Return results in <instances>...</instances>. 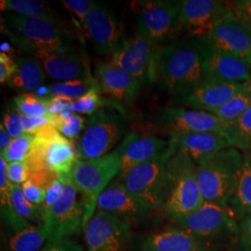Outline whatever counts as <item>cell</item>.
<instances>
[{
  "mask_svg": "<svg viewBox=\"0 0 251 251\" xmlns=\"http://www.w3.org/2000/svg\"><path fill=\"white\" fill-rule=\"evenodd\" d=\"M84 28L94 50L100 54L115 53L126 38L124 24L102 3H93Z\"/></svg>",
  "mask_w": 251,
  "mask_h": 251,
  "instance_id": "4fadbf2b",
  "label": "cell"
},
{
  "mask_svg": "<svg viewBox=\"0 0 251 251\" xmlns=\"http://www.w3.org/2000/svg\"><path fill=\"white\" fill-rule=\"evenodd\" d=\"M34 142V135L24 134L14 139L8 147L1 150V158L7 163L26 161Z\"/></svg>",
  "mask_w": 251,
  "mask_h": 251,
  "instance_id": "d590c367",
  "label": "cell"
},
{
  "mask_svg": "<svg viewBox=\"0 0 251 251\" xmlns=\"http://www.w3.org/2000/svg\"><path fill=\"white\" fill-rule=\"evenodd\" d=\"M51 98L50 96L39 97L35 93H23L16 96L13 102L21 116L50 118L49 107Z\"/></svg>",
  "mask_w": 251,
  "mask_h": 251,
  "instance_id": "4dcf8cb0",
  "label": "cell"
},
{
  "mask_svg": "<svg viewBox=\"0 0 251 251\" xmlns=\"http://www.w3.org/2000/svg\"><path fill=\"white\" fill-rule=\"evenodd\" d=\"M97 86H99V83L95 77H90L88 79L58 82L54 83L50 87L49 96H63L73 100L79 99L85 94H87L91 89Z\"/></svg>",
  "mask_w": 251,
  "mask_h": 251,
  "instance_id": "1f68e13d",
  "label": "cell"
},
{
  "mask_svg": "<svg viewBox=\"0 0 251 251\" xmlns=\"http://www.w3.org/2000/svg\"><path fill=\"white\" fill-rule=\"evenodd\" d=\"M201 39L211 47L241 58L251 66V31L229 9Z\"/></svg>",
  "mask_w": 251,
  "mask_h": 251,
  "instance_id": "2e32d148",
  "label": "cell"
},
{
  "mask_svg": "<svg viewBox=\"0 0 251 251\" xmlns=\"http://www.w3.org/2000/svg\"><path fill=\"white\" fill-rule=\"evenodd\" d=\"M180 229L198 239L214 237L223 233L238 232V224L227 206L204 202L192 214L177 221Z\"/></svg>",
  "mask_w": 251,
  "mask_h": 251,
  "instance_id": "5bb4252c",
  "label": "cell"
},
{
  "mask_svg": "<svg viewBox=\"0 0 251 251\" xmlns=\"http://www.w3.org/2000/svg\"><path fill=\"white\" fill-rule=\"evenodd\" d=\"M93 1L88 0H63L62 4L68 11L72 12L78 19L81 25L85 27L86 19L93 5Z\"/></svg>",
  "mask_w": 251,
  "mask_h": 251,
  "instance_id": "ab89813d",
  "label": "cell"
},
{
  "mask_svg": "<svg viewBox=\"0 0 251 251\" xmlns=\"http://www.w3.org/2000/svg\"><path fill=\"white\" fill-rule=\"evenodd\" d=\"M162 46L140 33L126 37L111 62L128 73L141 83L156 82V63Z\"/></svg>",
  "mask_w": 251,
  "mask_h": 251,
  "instance_id": "9c48e42d",
  "label": "cell"
},
{
  "mask_svg": "<svg viewBox=\"0 0 251 251\" xmlns=\"http://www.w3.org/2000/svg\"><path fill=\"white\" fill-rule=\"evenodd\" d=\"M126 128L124 110L118 102L89 117L75 143L78 160L94 159L107 154L125 134Z\"/></svg>",
  "mask_w": 251,
  "mask_h": 251,
  "instance_id": "8992f818",
  "label": "cell"
},
{
  "mask_svg": "<svg viewBox=\"0 0 251 251\" xmlns=\"http://www.w3.org/2000/svg\"><path fill=\"white\" fill-rule=\"evenodd\" d=\"M154 122L170 135L198 132L220 133L225 136L233 146L231 126L208 112L185 108H165L155 117Z\"/></svg>",
  "mask_w": 251,
  "mask_h": 251,
  "instance_id": "7c38bea8",
  "label": "cell"
},
{
  "mask_svg": "<svg viewBox=\"0 0 251 251\" xmlns=\"http://www.w3.org/2000/svg\"><path fill=\"white\" fill-rule=\"evenodd\" d=\"M22 186L23 193L29 202L37 206H42L47 197V189L28 179Z\"/></svg>",
  "mask_w": 251,
  "mask_h": 251,
  "instance_id": "7bdbcfd3",
  "label": "cell"
},
{
  "mask_svg": "<svg viewBox=\"0 0 251 251\" xmlns=\"http://www.w3.org/2000/svg\"><path fill=\"white\" fill-rule=\"evenodd\" d=\"M66 177L67 176L58 177L47 189V197H46L45 202L41 206L44 218H45L47 212L50 210V208L53 206L54 204L58 201L59 198L62 197L63 191H64Z\"/></svg>",
  "mask_w": 251,
  "mask_h": 251,
  "instance_id": "60d3db41",
  "label": "cell"
},
{
  "mask_svg": "<svg viewBox=\"0 0 251 251\" xmlns=\"http://www.w3.org/2000/svg\"><path fill=\"white\" fill-rule=\"evenodd\" d=\"M233 146L243 152H251V106L231 126Z\"/></svg>",
  "mask_w": 251,
  "mask_h": 251,
  "instance_id": "e575fe53",
  "label": "cell"
},
{
  "mask_svg": "<svg viewBox=\"0 0 251 251\" xmlns=\"http://www.w3.org/2000/svg\"><path fill=\"white\" fill-rule=\"evenodd\" d=\"M78 196V191L66 177L62 197L44 218L49 242L68 239L84 228V206Z\"/></svg>",
  "mask_w": 251,
  "mask_h": 251,
  "instance_id": "30bf717a",
  "label": "cell"
},
{
  "mask_svg": "<svg viewBox=\"0 0 251 251\" xmlns=\"http://www.w3.org/2000/svg\"><path fill=\"white\" fill-rule=\"evenodd\" d=\"M18 69L9 81V85L13 90L23 93L36 92L43 86L46 80L43 65L36 57H19L16 60Z\"/></svg>",
  "mask_w": 251,
  "mask_h": 251,
  "instance_id": "d4e9b609",
  "label": "cell"
},
{
  "mask_svg": "<svg viewBox=\"0 0 251 251\" xmlns=\"http://www.w3.org/2000/svg\"><path fill=\"white\" fill-rule=\"evenodd\" d=\"M227 2L219 0L180 1L179 28L195 38H202L209 33L219 18L227 11Z\"/></svg>",
  "mask_w": 251,
  "mask_h": 251,
  "instance_id": "d6986e66",
  "label": "cell"
},
{
  "mask_svg": "<svg viewBox=\"0 0 251 251\" xmlns=\"http://www.w3.org/2000/svg\"><path fill=\"white\" fill-rule=\"evenodd\" d=\"M176 151L177 148L171 143L170 149L165 153L136 166L119 177L117 181L142 199L151 209L163 206L171 187V157Z\"/></svg>",
  "mask_w": 251,
  "mask_h": 251,
  "instance_id": "5b68a950",
  "label": "cell"
},
{
  "mask_svg": "<svg viewBox=\"0 0 251 251\" xmlns=\"http://www.w3.org/2000/svg\"><path fill=\"white\" fill-rule=\"evenodd\" d=\"M49 243L44 225H31L13 233L9 241V251H39Z\"/></svg>",
  "mask_w": 251,
  "mask_h": 251,
  "instance_id": "f1b7e54d",
  "label": "cell"
},
{
  "mask_svg": "<svg viewBox=\"0 0 251 251\" xmlns=\"http://www.w3.org/2000/svg\"><path fill=\"white\" fill-rule=\"evenodd\" d=\"M194 41L202 56L206 78L235 83L251 81L250 63L233 54L208 45L201 38H195Z\"/></svg>",
  "mask_w": 251,
  "mask_h": 251,
  "instance_id": "e0dca14e",
  "label": "cell"
},
{
  "mask_svg": "<svg viewBox=\"0 0 251 251\" xmlns=\"http://www.w3.org/2000/svg\"><path fill=\"white\" fill-rule=\"evenodd\" d=\"M35 57L43 65L46 74L55 80L66 82L93 77L87 55L71 42L56 50H40Z\"/></svg>",
  "mask_w": 251,
  "mask_h": 251,
  "instance_id": "9a60e30c",
  "label": "cell"
},
{
  "mask_svg": "<svg viewBox=\"0 0 251 251\" xmlns=\"http://www.w3.org/2000/svg\"><path fill=\"white\" fill-rule=\"evenodd\" d=\"M121 144L115 151L94 159L78 160L67 176L80 195L84 228L95 214L100 196L121 171Z\"/></svg>",
  "mask_w": 251,
  "mask_h": 251,
  "instance_id": "3957f363",
  "label": "cell"
},
{
  "mask_svg": "<svg viewBox=\"0 0 251 251\" xmlns=\"http://www.w3.org/2000/svg\"><path fill=\"white\" fill-rule=\"evenodd\" d=\"M11 188L12 183L9 181L7 175V162L3 158L0 159V209L1 218L4 223L13 231L17 233L27 227H30L32 224L27 222L19 215L14 209L11 202Z\"/></svg>",
  "mask_w": 251,
  "mask_h": 251,
  "instance_id": "484cf974",
  "label": "cell"
},
{
  "mask_svg": "<svg viewBox=\"0 0 251 251\" xmlns=\"http://www.w3.org/2000/svg\"><path fill=\"white\" fill-rule=\"evenodd\" d=\"M238 235L243 251H251V210L239 219Z\"/></svg>",
  "mask_w": 251,
  "mask_h": 251,
  "instance_id": "ee69618b",
  "label": "cell"
},
{
  "mask_svg": "<svg viewBox=\"0 0 251 251\" xmlns=\"http://www.w3.org/2000/svg\"><path fill=\"white\" fill-rule=\"evenodd\" d=\"M0 51L1 53L8 54L11 57V52L13 51V49L11 48V44L9 42L5 41L0 46Z\"/></svg>",
  "mask_w": 251,
  "mask_h": 251,
  "instance_id": "681fc988",
  "label": "cell"
},
{
  "mask_svg": "<svg viewBox=\"0 0 251 251\" xmlns=\"http://www.w3.org/2000/svg\"><path fill=\"white\" fill-rule=\"evenodd\" d=\"M97 209L131 224L143 221L152 210L142 199L128 192L118 181L105 189L100 196Z\"/></svg>",
  "mask_w": 251,
  "mask_h": 251,
  "instance_id": "ffe728a7",
  "label": "cell"
},
{
  "mask_svg": "<svg viewBox=\"0 0 251 251\" xmlns=\"http://www.w3.org/2000/svg\"><path fill=\"white\" fill-rule=\"evenodd\" d=\"M11 202L14 209L23 219L26 220L30 224L35 225H43L44 215L41 206L32 204L27 200L21 185L12 184L11 188Z\"/></svg>",
  "mask_w": 251,
  "mask_h": 251,
  "instance_id": "d6a6232c",
  "label": "cell"
},
{
  "mask_svg": "<svg viewBox=\"0 0 251 251\" xmlns=\"http://www.w3.org/2000/svg\"><path fill=\"white\" fill-rule=\"evenodd\" d=\"M86 119L80 115L74 113L71 117L64 120H53L51 125L63 135L64 138L70 140L73 143H76L82 134L85 126Z\"/></svg>",
  "mask_w": 251,
  "mask_h": 251,
  "instance_id": "8d00e7d4",
  "label": "cell"
},
{
  "mask_svg": "<svg viewBox=\"0 0 251 251\" xmlns=\"http://www.w3.org/2000/svg\"><path fill=\"white\" fill-rule=\"evenodd\" d=\"M1 10L17 15L44 19L56 25H63V22L50 5L36 0H2Z\"/></svg>",
  "mask_w": 251,
  "mask_h": 251,
  "instance_id": "4316f807",
  "label": "cell"
},
{
  "mask_svg": "<svg viewBox=\"0 0 251 251\" xmlns=\"http://www.w3.org/2000/svg\"><path fill=\"white\" fill-rule=\"evenodd\" d=\"M41 251H87L83 246L71 238L49 242Z\"/></svg>",
  "mask_w": 251,
  "mask_h": 251,
  "instance_id": "7dc6e473",
  "label": "cell"
},
{
  "mask_svg": "<svg viewBox=\"0 0 251 251\" xmlns=\"http://www.w3.org/2000/svg\"><path fill=\"white\" fill-rule=\"evenodd\" d=\"M52 119L49 117H32L21 116V124L25 134H36L44 126L51 124Z\"/></svg>",
  "mask_w": 251,
  "mask_h": 251,
  "instance_id": "f6af8a7d",
  "label": "cell"
},
{
  "mask_svg": "<svg viewBox=\"0 0 251 251\" xmlns=\"http://www.w3.org/2000/svg\"><path fill=\"white\" fill-rule=\"evenodd\" d=\"M13 140L14 139L9 134V132L7 131L4 125L1 123L0 124V148H1V150L8 147L9 144L12 143Z\"/></svg>",
  "mask_w": 251,
  "mask_h": 251,
  "instance_id": "c3c4849f",
  "label": "cell"
},
{
  "mask_svg": "<svg viewBox=\"0 0 251 251\" xmlns=\"http://www.w3.org/2000/svg\"><path fill=\"white\" fill-rule=\"evenodd\" d=\"M18 69L16 61L8 54L0 53V82L6 83L11 80Z\"/></svg>",
  "mask_w": 251,
  "mask_h": 251,
  "instance_id": "bcb514c9",
  "label": "cell"
},
{
  "mask_svg": "<svg viewBox=\"0 0 251 251\" xmlns=\"http://www.w3.org/2000/svg\"><path fill=\"white\" fill-rule=\"evenodd\" d=\"M202 56L195 41L162 46L156 63V82L169 93L181 97L206 79Z\"/></svg>",
  "mask_w": 251,
  "mask_h": 251,
  "instance_id": "6da1fadb",
  "label": "cell"
},
{
  "mask_svg": "<svg viewBox=\"0 0 251 251\" xmlns=\"http://www.w3.org/2000/svg\"><path fill=\"white\" fill-rule=\"evenodd\" d=\"M1 31L11 43L33 56L40 50H56L70 43L72 35L64 25L10 12L2 19Z\"/></svg>",
  "mask_w": 251,
  "mask_h": 251,
  "instance_id": "277c9868",
  "label": "cell"
},
{
  "mask_svg": "<svg viewBox=\"0 0 251 251\" xmlns=\"http://www.w3.org/2000/svg\"><path fill=\"white\" fill-rule=\"evenodd\" d=\"M251 89V81L235 83L206 78L195 90L179 97L176 101L194 110L213 113L234 95Z\"/></svg>",
  "mask_w": 251,
  "mask_h": 251,
  "instance_id": "ac0fdd59",
  "label": "cell"
},
{
  "mask_svg": "<svg viewBox=\"0 0 251 251\" xmlns=\"http://www.w3.org/2000/svg\"><path fill=\"white\" fill-rule=\"evenodd\" d=\"M170 142L177 150L184 152L198 166L226 148L233 147L230 141L220 133L198 132L171 135Z\"/></svg>",
  "mask_w": 251,
  "mask_h": 251,
  "instance_id": "7402d4cb",
  "label": "cell"
},
{
  "mask_svg": "<svg viewBox=\"0 0 251 251\" xmlns=\"http://www.w3.org/2000/svg\"><path fill=\"white\" fill-rule=\"evenodd\" d=\"M87 251H130L132 224L96 210L85 226Z\"/></svg>",
  "mask_w": 251,
  "mask_h": 251,
  "instance_id": "8fae6325",
  "label": "cell"
},
{
  "mask_svg": "<svg viewBox=\"0 0 251 251\" xmlns=\"http://www.w3.org/2000/svg\"><path fill=\"white\" fill-rule=\"evenodd\" d=\"M171 181L164 211L178 221L203 205L204 198L197 178V166L184 152L177 150L171 157Z\"/></svg>",
  "mask_w": 251,
  "mask_h": 251,
  "instance_id": "52a82bcc",
  "label": "cell"
},
{
  "mask_svg": "<svg viewBox=\"0 0 251 251\" xmlns=\"http://www.w3.org/2000/svg\"><path fill=\"white\" fill-rule=\"evenodd\" d=\"M95 78L101 92L118 103H131L136 99L141 82L112 62H99L95 67Z\"/></svg>",
  "mask_w": 251,
  "mask_h": 251,
  "instance_id": "44dd1931",
  "label": "cell"
},
{
  "mask_svg": "<svg viewBox=\"0 0 251 251\" xmlns=\"http://www.w3.org/2000/svg\"><path fill=\"white\" fill-rule=\"evenodd\" d=\"M138 251H206L200 239L178 228H168L144 235Z\"/></svg>",
  "mask_w": 251,
  "mask_h": 251,
  "instance_id": "cb8c5ba5",
  "label": "cell"
},
{
  "mask_svg": "<svg viewBox=\"0 0 251 251\" xmlns=\"http://www.w3.org/2000/svg\"><path fill=\"white\" fill-rule=\"evenodd\" d=\"M235 218H242L251 210V153L244 156L243 171L233 198L229 204Z\"/></svg>",
  "mask_w": 251,
  "mask_h": 251,
  "instance_id": "83f0119b",
  "label": "cell"
},
{
  "mask_svg": "<svg viewBox=\"0 0 251 251\" xmlns=\"http://www.w3.org/2000/svg\"><path fill=\"white\" fill-rule=\"evenodd\" d=\"M251 106V89H250L234 95L211 114L231 126Z\"/></svg>",
  "mask_w": 251,
  "mask_h": 251,
  "instance_id": "f546056e",
  "label": "cell"
},
{
  "mask_svg": "<svg viewBox=\"0 0 251 251\" xmlns=\"http://www.w3.org/2000/svg\"><path fill=\"white\" fill-rule=\"evenodd\" d=\"M227 7L243 25L251 31V0L227 2Z\"/></svg>",
  "mask_w": 251,
  "mask_h": 251,
  "instance_id": "74e56055",
  "label": "cell"
},
{
  "mask_svg": "<svg viewBox=\"0 0 251 251\" xmlns=\"http://www.w3.org/2000/svg\"><path fill=\"white\" fill-rule=\"evenodd\" d=\"M243 163L242 152L229 147L197 166V178L205 202L229 207L242 173Z\"/></svg>",
  "mask_w": 251,
  "mask_h": 251,
  "instance_id": "7a4b0ae2",
  "label": "cell"
},
{
  "mask_svg": "<svg viewBox=\"0 0 251 251\" xmlns=\"http://www.w3.org/2000/svg\"><path fill=\"white\" fill-rule=\"evenodd\" d=\"M121 146L122 165L119 177L125 175L136 166L150 161L165 153L170 149L171 143L153 135L140 136L131 133L126 137Z\"/></svg>",
  "mask_w": 251,
  "mask_h": 251,
  "instance_id": "603a6c76",
  "label": "cell"
},
{
  "mask_svg": "<svg viewBox=\"0 0 251 251\" xmlns=\"http://www.w3.org/2000/svg\"><path fill=\"white\" fill-rule=\"evenodd\" d=\"M137 32L157 45L179 30L180 1L136 0L131 3Z\"/></svg>",
  "mask_w": 251,
  "mask_h": 251,
  "instance_id": "ba28073f",
  "label": "cell"
},
{
  "mask_svg": "<svg viewBox=\"0 0 251 251\" xmlns=\"http://www.w3.org/2000/svg\"><path fill=\"white\" fill-rule=\"evenodd\" d=\"M7 175L12 184L23 185L30 177V170L26 161L7 163Z\"/></svg>",
  "mask_w": 251,
  "mask_h": 251,
  "instance_id": "f35d334b",
  "label": "cell"
},
{
  "mask_svg": "<svg viewBox=\"0 0 251 251\" xmlns=\"http://www.w3.org/2000/svg\"><path fill=\"white\" fill-rule=\"evenodd\" d=\"M9 134L13 138L17 139L22 135L25 134L22 128L21 124V115L18 111L15 109L14 105L8 109L3 116V123H2Z\"/></svg>",
  "mask_w": 251,
  "mask_h": 251,
  "instance_id": "b9f144b4",
  "label": "cell"
},
{
  "mask_svg": "<svg viewBox=\"0 0 251 251\" xmlns=\"http://www.w3.org/2000/svg\"><path fill=\"white\" fill-rule=\"evenodd\" d=\"M116 102L117 101L113 100H108L101 97V90L99 85L91 89L83 97L79 99L74 100L71 104V109L75 114L87 115L90 117L97 113L100 109L111 106Z\"/></svg>",
  "mask_w": 251,
  "mask_h": 251,
  "instance_id": "836d02e7",
  "label": "cell"
}]
</instances>
